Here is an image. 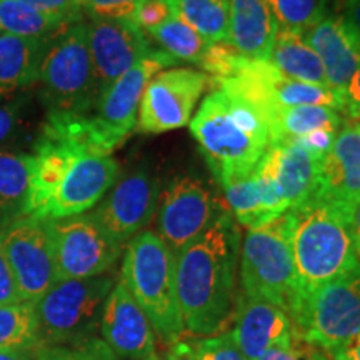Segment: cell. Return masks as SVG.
<instances>
[{
	"label": "cell",
	"mask_w": 360,
	"mask_h": 360,
	"mask_svg": "<svg viewBox=\"0 0 360 360\" xmlns=\"http://www.w3.org/2000/svg\"><path fill=\"white\" fill-rule=\"evenodd\" d=\"M240 242L238 224L225 210L202 236L175 254L180 312L192 335L231 330Z\"/></svg>",
	"instance_id": "obj_1"
},
{
	"label": "cell",
	"mask_w": 360,
	"mask_h": 360,
	"mask_svg": "<svg viewBox=\"0 0 360 360\" xmlns=\"http://www.w3.org/2000/svg\"><path fill=\"white\" fill-rule=\"evenodd\" d=\"M191 132L222 188L250 174L270 146L269 124L257 107L224 90L204 98Z\"/></svg>",
	"instance_id": "obj_2"
},
{
	"label": "cell",
	"mask_w": 360,
	"mask_h": 360,
	"mask_svg": "<svg viewBox=\"0 0 360 360\" xmlns=\"http://www.w3.org/2000/svg\"><path fill=\"white\" fill-rule=\"evenodd\" d=\"M289 217L290 249L300 299L360 267L345 205L312 199L289 210Z\"/></svg>",
	"instance_id": "obj_3"
},
{
	"label": "cell",
	"mask_w": 360,
	"mask_h": 360,
	"mask_svg": "<svg viewBox=\"0 0 360 360\" xmlns=\"http://www.w3.org/2000/svg\"><path fill=\"white\" fill-rule=\"evenodd\" d=\"M122 282L134 300L167 345L184 339L180 312L175 255L167 244L152 231H142L125 245Z\"/></svg>",
	"instance_id": "obj_4"
},
{
	"label": "cell",
	"mask_w": 360,
	"mask_h": 360,
	"mask_svg": "<svg viewBox=\"0 0 360 360\" xmlns=\"http://www.w3.org/2000/svg\"><path fill=\"white\" fill-rule=\"evenodd\" d=\"M240 294L295 312L300 300L290 249V217L285 212L247 232L240 244Z\"/></svg>",
	"instance_id": "obj_5"
},
{
	"label": "cell",
	"mask_w": 360,
	"mask_h": 360,
	"mask_svg": "<svg viewBox=\"0 0 360 360\" xmlns=\"http://www.w3.org/2000/svg\"><path fill=\"white\" fill-rule=\"evenodd\" d=\"M37 80L47 114L94 112L101 89L89 51L87 24L74 22L52 39Z\"/></svg>",
	"instance_id": "obj_6"
},
{
	"label": "cell",
	"mask_w": 360,
	"mask_h": 360,
	"mask_svg": "<svg viewBox=\"0 0 360 360\" xmlns=\"http://www.w3.org/2000/svg\"><path fill=\"white\" fill-rule=\"evenodd\" d=\"M117 278L103 274L58 281L35 302L40 347L74 345L96 337L103 304Z\"/></svg>",
	"instance_id": "obj_7"
},
{
	"label": "cell",
	"mask_w": 360,
	"mask_h": 360,
	"mask_svg": "<svg viewBox=\"0 0 360 360\" xmlns=\"http://www.w3.org/2000/svg\"><path fill=\"white\" fill-rule=\"evenodd\" d=\"M297 334L330 354L360 332V267L300 299L292 314Z\"/></svg>",
	"instance_id": "obj_8"
},
{
	"label": "cell",
	"mask_w": 360,
	"mask_h": 360,
	"mask_svg": "<svg viewBox=\"0 0 360 360\" xmlns=\"http://www.w3.org/2000/svg\"><path fill=\"white\" fill-rule=\"evenodd\" d=\"M49 231L52 237L57 282L109 274L122 255L124 245L103 231L92 214L85 212L74 217L49 220Z\"/></svg>",
	"instance_id": "obj_9"
},
{
	"label": "cell",
	"mask_w": 360,
	"mask_h": 360,
	"mask_svg": "<svg viewBox=\"0 0 360 360\" xmlns=\"http://www.w3.org/2000/svg\"><path fill=\"white\" fill-rule=\"evenodd\" d=\"M0 240L22 302L35 304L57 282L49 220L25 215L0 229Z\"/></svg>",
	"instance_id": "obj_10"
},
{
	"label": "cell",
	"mask_w": 360,
	"mask_h": 360,
	"mask_svg": "<svg viewBox=\"0 0 360 360\" xmlns=\"http://www.w3.org/2000/svg\"><path fill=\"white\" fill-rule=\"evenodd\" d=\"M175 64L179 62L167 52L152 51L101 92L92 117L112 152L122 146L137 127V109L150 79Z\"/></svg>",
	"instance_id": "obj_11"
},
{
	"label": "cell",
	"mask_w": 360,
	"mask_h": 360,
	"mask_svg": "<svg viewBox=\"0 0 360 360\" xmlns=\"http://www.w3.org/2000/svg\"><path fill=\"white\" fill-rule=\"evenodd\" d=\"M205 85L204 72L193 69L159 72L143 90L139 105V132L165 134L187 125Z\"/></svg>",
	"instance_id": "obj_12"
},
{
	"label": "cell",
	"mask_w": 360,
	"mask_h": 360,
	"mask_svg": "<svg viewBox=\"0 0 360 360\" xmlns=\"http://www.w3.org/2000/svg\"><path fill=\"white\" fill-rule=\"evenodd\" d=\"M119 164L112 155L80 152L72 157L56 191L34 217L65 219L85 214L101 202L115 186Z\"/></svg>",
	"instance_id": "obj_13"
},
{
	"label": "cell",
	"mask_w": 360,
	"mask_h": 360,
	"mask_svg": "<svg viewBox=\"0 0 360 360\" xmlns=\"http://www.w3.org/2000/svg\"><path fill=\"white\" fill-rule=\"evenodd\" d=\"M224 212L199 180L177 177L162 193L157 220L159 237L175 255L202 236Z\"/></svg>",
	"instance_id": "obj_14"
},
{
	"label": "cell",
	"mask_w": 360,
	"mask_h": 360,
	"mask_svg": "<svg viewBox=\"0 0 360 360\" xmlns=\"http://www.w3.org/2000/svg\"><path fill=\"white\" fill-rule=\"evenodd\" d=\"M159 197V180L147 170H135L117 182L90 214L115 242L125 245L154 217Z\"/></svg>",
	"instance_id": "obj_15"
},
{
	"label": "cell",
	"mask_w": 360,
	"mask_h": 360,
	"mask_svg": "<svg viewBox=\"0 0 360 360\" xmlns=\"http://www.w3.org/2000/svg\"><path fill=\"white\" fill-rule=\"evenodd\" d=\"M87 40L101 92L152 52L147 34L130 19H90Z\"/></svg>",
	"instance_id": "obj_16"
},
{
	"label": "cell",
	"mask_w": 360,
	"mask_h": 360,
	"mask_svg": "<svg viewBox=\"0 0 360 360\" xmlns=\"http://www.w3.org/2000/svg\"><path fill=\"white\" fill-rule=\"evenodd\" d=\"M98 332L120 360H146L157 354L154 327L122 278H117L103 304Z\"/></svg>",
	"instance_id": "obj_17"
},
{
	"label": "cell",
	"mask_w": 360,
	"mask_h": 360,
	"mask_svg": "<svg viewBox=\"0 0 360 360\" xmlns=\"http://www.w3.org/2000/svg\"><path fill=\"white\" fill-rule=\"evenodd\" d=\"M231 335L240 352L257 360L267 350L289 344L297 330L290 315L277 305L238 295L233 310Z\"/></svg>",
	"instance_id": "obj_18"
},
{
	"label": "cell",
	"mask_w": 360,
	"mask_h": 360,
	"mask_svg": "<svg viewBox=\"0 0 360 360\" xmlns=\"http://www.w3.org/2000/svg\"><path fill=\"white\" fill-rule=\"evenodd\" d=\"M314 199L349 205L360 199V120H345L319 165Z\"/></svg>",
	"instance_id": "obj_19"
},
{
	"label": "cell",
	"mask_w": 360,
	"mask_h": 360,
	"mask_svg": "<svg viewBox=\"0 0 360 360\" xmlns=\"http://www.w3.org/2000/svg\"><path fill=\"white\" fill-rule=\"evenodd\" d=\"M304 39L321 58L327 87L345 98L350 80L360 64V45L349 27L340 15H326L305 30Z\"/></svg>",
	"instance_id": "obj_20"
},
{
	"label": "cell",
	"mask_w": 360,
	"mask_h": 360,
	"mask_svg": "<svg viewBox=\"0 0 360 360\" xmlns=\"http://www.w3.org/2000/svg\"><path fill=\"white\" fill-rule=\"evenodd\" d=\"M264 159L277 180L289 210L314 199L317 193L321 159L314 157L295 141L272 143L265 150Z\"/></svg>",
	"instance_id": "obj_21"
},
{
	"label": "cell",
	"mask_w": 360,
	"mask_h": 360,
	"mask_svg": "<svg viewBox=\"0 0 360 360\" xmlns=\"http://www.w3.org/2000/svg\"><path fill=\"white\" fill-rule=\"evenodd\" d=\"M229 40L233 51L247 58L269 62L278 24L267 0H227Z\"/></svg>",
	"instance_id": "obj_22"
},
{
	"label": "cell",
	"mask_w": 360,
	"mask_h": 360,
	"mask_svg": "<svg viewBox=\"0 0 360 360\" xmlns=\"http://www.w3.org/2000/svg\"><path fill=\"white\" fill-rule=\"evenodd\" d=\"M52 39L0 34V101L37 82L44 56Z\"/></svg>",
	"instance_id": "obj_23"
},
{
	"label": "cell",
	"mask_w": 360,
	"mask_h": 360,
	"mask_svg": "<svg viewBox=\"0 0 360 360\" xmlns=\"http://www.w3.org/2000/svg\"><path fill=\"white\" fill-rule=\"evenodd\" d=\"M269 62L287 79L327 87L321 58L305 42L304 32L278 27Z\"/></svg>",
	"instance_id": "obj_24"
},
{
	"label": "cell",
	"mask_w": 360,
	"mask_h": 360,
	"mask_svg": "<svg viewBox=\"0 0 360 360\" xmlns=\"http://www.w3.org/2000/svg\"><path fill=\"white\" fill-rule=\"evenodd\" d=\"M34 164V155L0 150V229L27 215Z\"/></svg>",
	"instance_id": "obj_25"
},
{
	"label": "cell",
	"mask_w": 360,
	"mask_h": 360,
	"mask_svg": "<svg viewBox=\"0 0 360 360\" xmlns=\"http://www.w3.org/2000/svg\"><path fill=\"white\" fill-rule=\"evenodd\" d=\"M347 119L326 105H297L283 107L278 110L270 129V146L272 143L294 141L315 130H327L337 134Z\"/></svg>",
	"instance_id": "obj_26"
},
{
	"label": "cell",
	"mask_w": 360,
	"mask_h": 360,
	"mask_svg": "<svg viewBox=\"0 0 360 360\" xmlns=\"http://www.w3.org/2000/svg\"><path fill=\"white\" fill-rule=\"evenodd\" d=\"M170 15L192 27L207 42L229 40V2L227 0H164Z\"/></svg>",
	"instance_id": "obj_27"
},
{
	"label": "cell",
	"mask_w": 360,
	"mask_h": 360,
	"mask_svg": "<svg viewBox=\"0 0 360 360\" xmlns=\"http://www.w3.org/2000/svg\"><path fill=\"white\" fill-rule=\"evenodd\" d=\"M70 22L49 15L22 0H0V32L29 39H53Z\"/></svg>",
	"instance_id": "obj_28"
},
{
	"label": "cell",
	"mask_w": 360,
	"mask_h": 360,
	"mask_svg": "<svg viewBox=\"0 0 360 360\" xmlns=\"http://www.w3.org/2000/svg\"><path fill=\"white\" fill-rule=\"evenodd\" d=\"M40 349L35 304L19 302L0 307V350L35 352Z\"/></svg>",
	"instance_id": "obj_29"
},
{
	"label": "cell",
	"mask_w": 360,
	"mask_h": 360,
	"mask_svg": "<svg viewBox=\"0 0 360 360\" xmlns=\"http://www.w3.org/2000/svg\"><path fill=\"white\" fill-rule=\"evenodd\" d=\"M146 34L150 35V39H154L164 49V52L172 56L175 60L191 62L195 65H199L210 45V42L200 37L192 27L184 24L174 15H170L154 29L147 30Z\"/></svg>",
	"instance_id": "obj_30"
},
{
	"label": "cell",
	"mask_w": 360,
	"mask_h": 360,
	"mask_svg": "<svg viewBox=\"0 0 360 360\" xmlns=\"http://www.w3.org/2000/svg\"><path fill=\"white\" fill-rule=\"evenodd\" d=\"M254 170L224 187L225 199L232 210V217L236 219L237 224L244 225L249 231L270 224L264 210L262 199H260L259 184Z\"/></svg>",
	"instance_id": "obj_31"
},
{
	"label": "cell",
	"mask_w": 360,
	"mask_h": 360,
	"mask_svg": "<svg viewBox=\"0 0 360 360\" xmlns=\"http://www.w3.org/2000/svg\"><path fill=\"white\" fill-rule=\"evenodd\" d=\"M169 352L184 360H249L237 347L229 330L217 335L180 339L170 345Z\"/></svg>",
	"instance_id": "obj_32"
},
{
	"label": "cell",
	"mask_w": 360,
	"mask_h": 360,
	"mask_svg": "<svg viewBox=\"0 0 360 360\" xmlns=\"http://www.w3.org/2000/svg\"><path fill=\"white\" fill-rule=\"evenodd\" d=\"M278 27L305 32L327 15L328 0H267Z\"/></svg>",
	"instance_id": "obj_33"
},
{
	"label": "cell",
	"mask_w": 360,
	"mask_h": 360,
	"mask_svg": "<svg viewBox=\"0 0 360 360\" xmlns=\"http://www.w3.org/2000/svg\"><path fill=\"white\" fill-rule=\"evenodd\" d=\"M35 360H120L114 350L98 337L74 345L40 347L34 352Z\"/></svg>",
	"instance_id": "obj_34"
},
{
	"label": "cell",
	"mask_w": 360,
	"mask_h": 360,
	"mask_svg": "<svg viewBox=\"0 0 360 360\" xmlns=\"http://www.w3.org/2000/svg\"><path fill=\"white\" fill-rule=\"evenodd\" d=\"M257 360H332L327 352L315 345L305 342L299 334H295L289 344L278 345L260 355Z\"/></svg>",
	"instance_id": "obj_35"
},
{
	"label": "cell",
	"mask_w": 360,
	"mask_h": 360,
	"mask_svg": "<svg viewBox=\"0 0 360 360\" xmlns=\"http://www.w3.org/2000/svg\"><path fill=\"white\" fill-rule=\"evenodd\" d=\"M142 0H80L90 19H130Z\"/></svg>",
	"instance_id": "obj_36"
},
{
	"label": "cell",
	"mask_w": 360,
	"mask_h": 360,
	"mask_svg": "<svg viewBox=\"0 0 360 360\" xmlns=\"http://www.w3.org/2000/svg\"><path fill=\"white\" fill-rule=\"evenodd\" d=\"M169 17L170 8L164 0H142L130 15V20L141 27L143 32H147V30L160 25Z\"/></svg>",
	"instance_id": "obj_37"
},
{
	"label": "cell",
	"mask_w": 360,
	"mask_h": 360,
	"mask_svg": "<svg viewBox=\"0 0 360 360\" xmlns=\"http://www.w3.org/2000/svg\"><path fill=\"white\" fill-rule=\"evenodd\" d=\"M22 2L49 15L60 17L70 24L82 20L80 0H22Z\"/></svg>",
	"instance_id": "obj_38"
},
{
	"label": "cell",
	"mask_w": 360,
	"mask_h": 360,
	"mask_svg": "<svg viewBox=\"0 0 360 360\" xmlns=\"http://www.w3.org/2000/svg\"><path fill=\"white\" fill-rule=\"evenodd\" d=\"M335 135L337 134L327 132V130H315V132H310L307 135H304V137L294 139V141L299 143V146H302L305 150H309L314 157L322 160L323 157L330 152L332 146H334Z\"/></svg>",
	"instance_id": "obj_39"
},
{
	"label": "cell",
	"mask_w": 360,
	"mask_h": 360,
	"mask_svg": "<svg viewBox=\"0 0 360 360\" xmlns=\"http://www.w3.org/2000/svg\"><path fill=\"white\" fill-rule=\"evenodd\" d=\"M19 302H22V300L19 299V294H17L15 282H13V276L11 267H8L2 240H0V307Z\"/></svg>",
	"instance_id": "obj_40"
},
{
	"label": "cell",
	"mask_w": 360,
	"mask_h": 360,
	"mask_svg": "<svg viewBox=\"0 0 360 360\" xmlns=\"http://www.w3.org/2000/svg\"><path fill=\"white\" fill-rule=\"evenodd\" d=\"M20 119V103H7L0 105V146L6 143L15 132Z\"/></svg>",
	"instance_id": "obj_41"
},
{
	"label": "cell",
	"mask_w": 360,
	"mask_h": 360,
	"mask_svg": "<svg viewBox=\"0 0 360 360\" xmlns=\"http://www.w3.org/2000/svg\"><path fill=\"white\" fill-rule=\"evenodd\" d=\"M345 101H347V105H345L344 115L347 117V120H360V64L345 92Z\"/></svg>",
	"instance_id": "obj_42"
},
{
	"label": "cell",
	"mask_w": 360,
	"mask_h": 360,
	"mask_svg": "<svg viewBox=\"0 0 360 360\" xmlns=\"http://www.w3.org/2000/svg\"><path fill=\"white\" fill-rule=\"evenodd\" d=\"M345 217H347L350 237H352L355 252L360 260V199L345 205Z\"/></svg>",
	"instance_id": "obj_43"
},
{
	"label": "cell",
	"mask_w": 360,
	"mask_h": 360,
	"mask_svg": "<svg viewBox=\"0 0 360 360\" xmlns=\"http://www.w3.org/2000/svg\"><path fill=\"white\" fill-rule=\"evenodd\" d=\"M340 17L360 45V0H345L344 13Z\"/></svg>",
	"instance_id": "obj_44"
},
{
	"label": "cell",
	"mask_w": 360,
	"mask_h": 360,
	"mask_svg": "<svg viewBox=\"0 0 360 360\" xmlns=\"http://www.w3.org/2000/svg\"><path fill=\"white\" fill-rule=\"evenodd\" d=\"M332 360H360V332L339 349L328 354Z\"/></svg>",
	"instance_id": "obj_45"
},
{
	"label": "cell",
	"mask_w": 360,
	"mask_h": 360,
	"mask_svg": "<svg viewBox=\"0 0 360 360\" xmlns=\"http://www.w3.org/2000/svg\"><path fill=\"white\" fill-rule=\"evenodd\" d=\"M0 360H35L34 352H12V350H0Z\"/></svg>",
	"instance_id": "obj_46"
},
{
	"label": "cell",
	"mask_w": 360,
	"mask_h": 360,
	"mask_svg": "<svg viewBox=\"0 0 360 360\" xmlns=\"http://www.w3.org/2000/svg\"><path fill=\"white\" fill-rule=\"evenodd\" d=\"M164 360H184V359L177 357V355H174L172 352H167V355H165V359H164Z\"/></svg>",
	"instance_id": "obj_47"
},
{
	"label": "cell",
	"mask_w": 360,
	"mask_h": 360,
	"mask_svg": "<svg viewBox=\"0 0 360 360\" xmlns=\"http://www.w3.org/2000/svg\"><path fill=\"white\" fill-rule=\"evenodd\" d=\"M146 360H164V359H162L159 354H155V355H152V357H148V359H146Z\"/></svg>",
	"instance_id": "obj_48"
}]
</instances>
